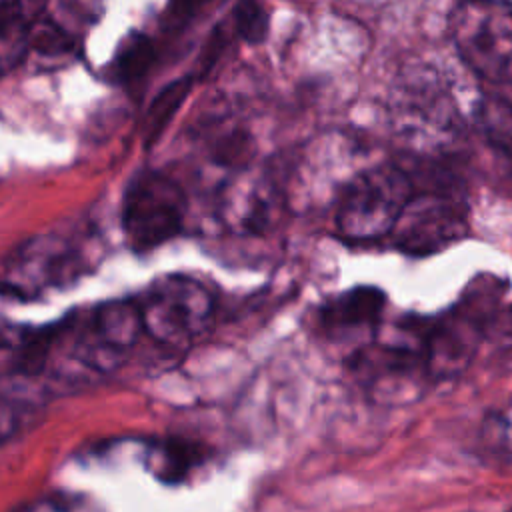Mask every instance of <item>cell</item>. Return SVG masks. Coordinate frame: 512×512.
I'll list each match as a JSON object with an SVG mask.
<instances>
[{
    "label": "cell",
    "mask_w": 512,
    "mask_h": 512,
    "mask_svg": "<svg viewBox=\"0 0 512 512\" xmlns=\"http://www.w3.org/2000/svg\"><path fill=\"white\" fill-rule=\"evenodd\" d=\"M386 306V294L376 286H354L320 308V328L334 340H354L376 332Z\"/></svg>",
    "instance_id": "cell-10"
},
{
    "label": "cell",
    "mask_w": 512,
    "mask_h": 512,
    "mask_svg": "<svg viewBox=\"0 0 512 512\" xmlns=\"http://www.w3.org/2000/svg\"><path fill=\"white\" fill-rule=\"evenodd\" d=\"M392 116L398 134L420 148H440L460 132L456 100L430 68H416L398 82Z\"/></svg>",
    "instance_id": "cell-7"
},
{
    "label": "cell",
    "mask_w": 512,
    "mask_h": 512,
    "mask_svg": "<svg viewBox=\"0 0 512 512\" xmlns=\"http://www.w3.org/2000/svg\"><path fill=\"white\" fill-rule=\"evenodd\" d=\"M188 200L170 176L156 170L138 172L126 186L120 224L126 242L136 252L158 248L184 226Z\"/></svg>",
    "instance_id": "cell-5"
},
{
    "label": "cell",
    "mask_w": 512,
    "mask_h": 512,
    "mask_svg": "<svg viewBox=\"0 0 512 512\" xmlns=\"http://www.w3.org/2000/svg\"><path fill=\"white\" fill-rule=\"evenodd\" d=\"M280 208V192L268 174L242 168L218 200V218L234 234H262L272 228Z\"/></svg>",
    "instance_id": "cell-9"
},
{
    "label": "cell",
    "mask_w": 512,
    "mask_h": 512,
    "mask_svg": "<svg viewBox=\"0 0 512 512\" xmlns=\"http://www.w3.org/2000/svg\"><path fill=\"white\" fill-rule=\"evenodd\" d=\"M144 332L160 344L184 348L202 338L216 316L208 286L188 274L156 278L138 300Z\"/></svg>",
    "instance_id": "cell-3"
},
{
    "label": "cell",
    "mask_w": 512,
    "mask_h": 512,
    "mask_svg": "<svg viewBox=\"0 0 512 512\" xmlns=\"http://www.w3.org/2000/svg\"><path fill=\"white\" fill-rule=\"evenodd\" d=\"M232 32L246 44H260L268 36L270 18L260 0H238L230 14Z\"/></svg>",
    "instance_id": "cell-16"
},
{
    "label": "cell",
    "mask_w": 512,
    "mask_h": 512,
    "mask_svg": "<svg viewBox=\"0 0 512 512\" xmlns=\"http://www.w3.org/2000/svg\"><path fill=\"white\" fill-rule=\"evenodd\" d=\"M228 40H230V32L222 24H218L212 30V34L208 36V40L204 42L202 52L198 56V72H200V76H206L216 66V62L220 60L222 52L226 50Z\"/></svg>",
    "instance_id": "cell-20"
},
{
    "label": "cell",
    "mask_w": 512,
    "mask_h": 512,
    "mask_svg": "<svg viewBox=\"0 0 512 512\" xmlns=\"http://www.w3.org/2000/svg\"><path fill=\"white\" fill-rule=\"evenodd\" d=\"M62 324L68 358L94 374L116 370L144 332L138 300H106L80 316L70 314Z\"/></svg>",
    "instance_id": "cell-2"
},
{
    "label": "cell",
    "mask_w": 512,
    "mask_h": 512,
    "mask_svg": "<svg viewBox=\"0 0 512 512\" xmlns=\"http://www.w3.org/2000/svg\"><path fill=\"white\" fill-rule=\"evenodd\" d=\"M412 194L410 176L396 164H378L358 172L336 204L338 236L354 244L390 236Z\"/></svg>",
    "instance_id": "cell-1"
},
{
    "label": "cell",
    "mask_w": 512,
    "mask_h": 512,
    "mask_svg": "<svg viewBox=\"0 0 512 512\" xmlns=\"http://www.w3.org/2000/svg\"><path fill=\"white\" fill-rule=\"evenodd\" d=\"M46 0H2L0 2V32L2 60L8 68L26 54L28 32L42 16Z\"/></svg>",
    "instance_id": "cell-12"
},
{
    "label": "cell",
    "mask_w": 512,
    "mask_h": 512,
    "mask_svg": "<svg viewBox=\"0 0 512 512\" xmlns=\"http://www.w3.org/2000/svg\"><path fill=\"white\" fill-rule=\"evenodd\" d=\"M478 120L486 140L512 162V108L498 102H488L480 112Z\"/></svg>",
    "instance_id": "cell-17"
},
{
    "label": "cell",
    "mask_w": 512,
    "mask_h": 512,
    "mask_svg": "<svg viewBox=\"0 0 512 512\" xmlns=\"http://www.w3.org/2000/svg\"><path fill=\"white\" fill-rule=\"evenodd\" d=\"M466 234L464 204L440 190L414 192L390 238L410 256H428L448 248Z\"/></svg>",
    "instance_id": "cell-8"
},
{
    "label": "cell",
    "mask_w": 512,
    "mask_h": 512,
    "mask_svg": "<svg viewBox=\"0 0 512 512\" xmlns=\"http://www.w3.org/2000/svg\"><path fill=\"white\" fill-rule=\"evenodd\" d=\"M216 2L218 0H168L162 14V24L168 30H182Z\"/></svg>",
    "instance_id": "cell-19"
},
{
    "label": "cell",
    "mask_w": 512,
    "mask_h": 512,
    "mask_svg": "<svg viewBox=\"0 0 512 512\" xmlns=\"http://www.w3.org/2000/svg\"><path fill=\"white\" fill-rule=\"evenodd\" d=\"M156 62V46L144 32H128L116 46L110 60V76L116 82H132L142 78Z\"/></svg>",
    "instance_id": "cell-14"
},
{
    "label": "cell",
    "mask_w": 512,
    "mask_h": 512,
    "mask_svg": "<svg viewBox=\"0 0 512 512\" xmlns=\"http://www.w3.org/2000/svg\"><path fill=\"white\" fill-rule=\"evenodd\" d=\"M204 460L206 450L202 446L178 438L154 442L146 452V468L164 484L182 482Z\"/></svg>",
    "instance_id": "cell-11"
},
{
    "label": "cell",
    "mask_w": 512,
    "mask_h": 512,
    "mask_svg": "<svg viewBox=\"0 0 512 512\" xmlns=\"http://www.w3.org/2000/svg\"><path fill=\"white\" fill-rule=\"evenodd\" d=\"M460 58L480 78L512 82V8L498 0H462L450 20Z\"/></svg>",
    "instance_id": "cell-6"
},
{
    "label": "cell",
    "mask_w": 512,
    "mask_h": 512,
    "mask_svg": "<svg viewBox=\"0 0 512 512\" xmlns=\"http://www.w3.org/2000/svg\"><path fill=\"white\" fill-rule=\"evenodd\" d=\"M194 78L182 76L168 82L148 104L144 118H142V144L144 148H152L156 140L162 136L166 126L172 122L176 112L182 108L184 100L190 94Z\"/></svg>",
    "instance_id": "cell-13"
},
{
    "label": "cell",
    "mask_w": 512,
    "mask_h": 512,
    "mask_svg": "<svg viewBox=\"0 0 512 512\" xmlns=\"http://www.w3.org/2000/svg\"><path fill=\"white\" fill-rule=\"evenodd\" d=\"M252 150H254L252 138L244 130L232 128V130H226L220 136H216V140L212 144V160L226 168L242 170V168H246V164L252 156Z\"/></svg>",
    "instance_id": "cell-18"
},
{
    "label": "cell",
    "mask_w": 512,
    "mask_h": 512,
    "mask_svg": "<svg viewBox=\"0 0 512 512\" xmlns=\"http://www.w3.org/2000/svg\"><path fill=\"white\" fill-rule=\"evenodd\" d=\"M96 264L76 240L48 232L18 244L4 260L2 292L18 300H32L60 290L82 278Z\"/></svg>",
    "instance_id": "cell-4"
},
{
    "label": "cell",
    "mask_w": 512,
    "mask_h": 512,
    "mask_svg": "<svg viewBox=\"0 0 512 512\" xmlns=\"http://www.w3.org/2000/svg\"><path fill=\"white\" fill-rule=\"evenodd\" d=\"M28 50H32L44 62H54L74 54L76 38L52 18L40 16L28 32L26 52Z\"/></svg>",
    "instance_id": "cell-15"
}]
</instances>
